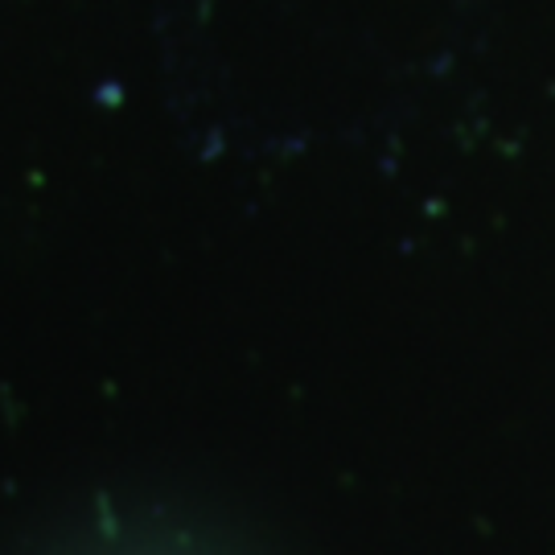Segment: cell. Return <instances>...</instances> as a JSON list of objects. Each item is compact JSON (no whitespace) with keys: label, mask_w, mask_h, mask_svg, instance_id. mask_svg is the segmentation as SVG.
Wrapping results in <instances>:
<instances>
[]
</instances>
